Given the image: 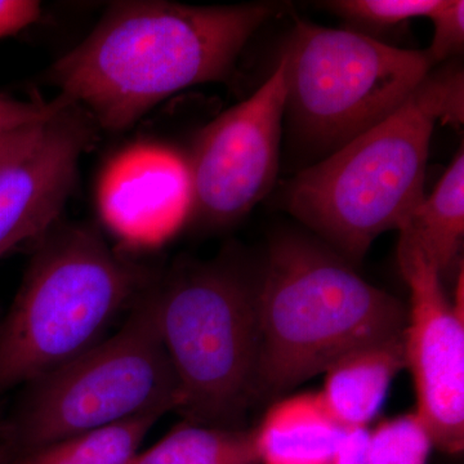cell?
Wrapping results in <instances>:
<instances>
[{
    "label": "cell",
    "instance_id": "9a60e30c",
    "mask_svg": "<svg viewBox=\"0 0 464 464\" xmlns=\"http://www.w3.org/2000/svg\"><path fill=\"white\" fill-rule=\"evenodd\" d=\"M145 415L17 454L9 464H130L160 420Z\"/></svg>",
    "mask_w": 464,
    "mask_h": 464
},
{
    "label": "cell",
    "instance_id": "6da1fadb",
    "mask_svg": "<svg viewBox=\"0 0 464 464\" xmlns=\"http://www.w3.org/2000/svg\"><path fill=\"white\" fill-rule=\"evenodd\" d=\"M276 9L271 3L112 2L48 78L99 130L124 132L174 93L228 78Z\"/></svg>",
    "mask_w": 464,
    "mask_h": 464
},
{
    "label": "cell",
    "instance_id": "277c9868",
    "mask_svg": "<svg viewBox=\"0 0 464 464\" xmlns=\"http://www.w3.org/2000/svg\"><path fill=\"white\" fill-rule=\"evenodd\" d=\"M35 244L0 324V393L96 346L157 275L119 255L87 222H57Z\"/></svg>",
    "mask_w": 464,
    "mask_h": 464
},
{
    "label": "cell",
    "instance_id": "5bb4252c",
    "mask_svg": "<svg viewBox=\"0 0 464 464\" xmlns=\"http://www.w3.org/2000/svg\"><path fill=\"white\" fill-rule=\"evenodd\" d=\"M130 464H259L255 433L185 422Z\"/></svg>",
    "mask_w": 464,
    "mask_h": 464
},
{
    "label": "cell",
    "instance_id": "3957f363",
    "mask_svg": "<svg viewBox=\"0 0 464 464\" xmlns=\"http://www.w3.org/2000/svg\"><path fill=\"white\" fill-rule=\"evenodd\" d=\"M408 307L317 237L282 232L258 271L256 400L276 398L335 362L404 335Z\"/></svg>",
    "mask_w": 464,
    "mask_h": 464
},
{
    "label": "cell",
    "instance_id": "ba28073f",
    "mask_svg": "<svg viewBox=\"0 0 464 464\" xmlns=\"http://www.w3.org/2000/svg\"><path fill=\"white\" fill-rule=\"evenodd\" d=\"M285 105V61L280 57L249 99L195 137L183 160L188 182L185 221L204 230L228 227L271 191L279 172Z\"/></svg>",
    "mask_w": 464,
    "mask_h": 464
},
{
    "label": "cell",
    "instance_id": "7c38bea8",
    "mask_svg": "<svg viewBox=\"0 0 464 464\" xmlns=\"http://www.w3.org/2000/svg\"><path fill=\"white\" fill-rule=\"evenodd\" d=\"M346 431L320 393L307 392L275 402L253 433L259 464H333Z\"/></svg>",
    "mask_w": 464,
    "mask_h": 464
},
{
    "label": "cell",
    "instance_id": "5b68a950",
    "mask_svg": "<svg viewBox=\"0 0 464 464\" xmlns=\"http://www.w3.org/2000/svg\"><path fill=\"white\" fill-rule=\"evenodd\" d=\"M186 422L237 429L256 401L258 271L234 250L176 262L152 282Z\"/></svg>",
    "mask_w": 464,
    "mask_h": 464
},
{
    "label": "cell",
    "instance_id": "8fae6325",
    "mask_svg": "<svg viewBox=\"0 0 464 464\" xmlns=\"http://www.w3.org/2000/svg\"><path fill=\"white\" fill-rule=\"evenodd\" d=\"M404 368V335L359 348L325 372L320 398L342 429H368Z\"/></svg>",
    "mask_w": 464,
    "mask_h": 464
},
{
    "label": "cell",
    "instance_id": "603a6c76",
    "mask_svg": "<svg viewBox=\"0 0 464 464\" xmlns=\"http://www.w3.org/2000/svg\"><path fill=\"white\" fill-rule=\"evenodd\" d=\"M0 464H9L8 460L5 459V458L3 457L2 454H0Z\"/></svg>",
    "mask_w": 464,
    "mask_h": 464
},
{
    "label": "cell",
    "instance_id": "52a82bcc",
    "mask_svg": "<svg viewBox=\"0 0 464 464\" xmlns=\"http://www.w3.org/2000/svg\"><path fill=\"white\" fill-rule=\"evenodd\" d=\"M282 57L290 127L325 157L392 114L435 69L426 50L304 21Z\"/></svg>",
    "mask_w": 464,
    "mask_h": 464
},
{
    "label": "cell",
    "instance_id": "7a4b0ae2",
    "mask_svg": "<svg viewBox=\"0 0 464 464\" xmlns=\"http://www.w3.org/2000/svg\"><path fill=\"white\" fill-rule=\"evenodd\" d=\"M463 118V70L435 67L384 121L298 173L286 208L317 239L360 264L373 241L399 230L426 197L436 124L459 125Z\"/></svg>",
    "mask_w": 464,
    "mask_h": 464
},
{
    "label": "cell",
    "instance_id": "44dd1931",
    "mask_svg": "<svg viewBox=\"0 0 464 464\" xmlns=\"http://www.w3.org/2000/svg\"><path fill=\"white\" fill-rule=\"evenodd\" d=\"M47 121L0 132V169L32 149L41 140Z\"/></svg>",
    "mask_w": 464,
    "mask_h": 464
},
{
    "label": "cell",
    "instance_id": "e0dca14e",
    "mask_svg": "<svg viewBox=\"0 0 464 464\" xmlns=\"http://www.w3.org/2000/svg\"><path fill=\"white\" fill-rule=\"evenodd\" d=\"M445 0H335L325 7L353 25L389 27L413 18H431Z\"/></svg>",
    "mask_w": 464,
    "mask_h": 464
},
{
    "label": "cell",
    "instance_id": "ffe728a7",
    "mask_svg": "<svg viewBox=\"0 0 464 464\" xmlns=\"http://www.w3.org/2000/svg\"><path fill=\"white\" fill-rule=\"evenodd\" d=\"M42 16L41 2L0 0V38L12 36L33 25Z\"/></svg>",
    "mask_w": 464,
    "mask_h": 464
},
{
    "label": "cell",
    "instance_id": "ac0fdd59",
    "mask_svg": "<svg viewBox=\"0 0 464 464\" xmlns=\"http://www.w3.org/2000/svg\"><path fill=\"white\" fill-rule=\"evenodd\" d=\"M431 45L427 48L433 66L462 53L464 45V2L445 0L442 7L432 14Z\"/></svg>",
    "mask_w": 464,
    "mask_h": 464
},
{
    "label": "cell",
    "instance_id": "4fadbf2b",
    "mask_svg": "<svg viewBox=\"0 0 464 464\" xmlns=\"http://www.w3.org/2000/svg\"><path fill=\"white\" fill-rule=\"evenodd\" d=\"M398 231V258L420 255L441 276L456 264L464 235L463 148Z\"/></svg>",
    "mask_w": 464,
    "mask_h": 464
},
{
    "label": "cell",
    "instance_id": "d6986e66",
    "mask_svg": "<svg viewBox=\"0 0 464 464\" xmlns=\"http://www.w3.org/2000/svg\"><path fill=\"white\" fill-rule=\"evenodd\" d=\"M72 102L63 94L56 99L20 100L9 94L0 93V132L41 124L50 121L67 103Z\"/></svg>",
    "mask_w": 464,
    "mask_h": 464
},
{
    "label": "cell",
    "instance_id": "8992f818",
    "mask_svg": "<svg viewBox=\"0 0 464 464\" xmlns=\"http://www.w3.org/2000/svg\"><path fill=\"white\" fill-rule=\"evenodd\" d=\"M152 282L118 331L26 384L23 401L2 430L17 454L134 418L179 411V383L161 340Z\"/></svg>",
    "mask_w": 464,
    "mask_h": 464
},
{
    "label": "cell",
    "instance_id": "7402d4cb",
    "mask_svg": "<svg viewBox=\"0 0 464 464\" xmlns=\"http://www.w3.org/2000/svg\"><path fill=\"white\" fill-rule=\"evenodd\" d=\"M368 429L347 430L342 436L333 464H369Z\"/></svg>",
    "mask_w": 464,
    "mask_h": 464
},
{
    "label": "cell",
    "instance_id": "2e32d148",
    "mask_svg": "<svg viewBox=\"0 0 464 464\" xmlns=\"http://www.w3.org/2000/svg\"><path fill=\"white\" fill-rule=\"evenodd\" d=\"M431 436L415 413L381 422L369 431V464H427Z\"/></svg>",
    "mask_w": 464,
    "mask_h": 464
},
{
    "label": "cell",
    "instance_id": "30bf717a",
    "mask_svg": "<svg viewBox=\"0 0 464 464\" xmlns=\"http://www.w3.org/2000/svg\"><path fill=\"white\" fill-rule=\"evenodd\" d=\"M99 130L72 101L45 123L32 149L0 169V259L21 244L41 240L60 222L81 159Z\"/></svg>",
    "mask_w": 464,
    "mask_h": 464
},
{
    "label": "cell",
    "instance_id": "9c48e42d",
    "mask_svg": "<svg viewBox=\"0 0 464 464\" xmlns=\"http://www.w3.org/2000/svg\"><path fill=\"white\" fill-rule=\"evenodd\" d=\"M409 292L405 368L413 375L417 411L433 447L464 448V307L447 297L438 268L420 255L398 258Z\"/></svg>",
    "mask_w": 464,
    "mask_h": 464
}]
</instances>
